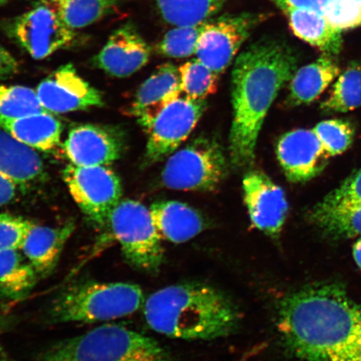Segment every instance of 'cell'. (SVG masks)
I'll return each mask as SVG.
<instances>
[{
  "label": "cell",
  "mask_w": 361,
  "mask_h": 361,
  "mask_svg": "<svg viewBox=\"0 0 361 361\" xmlns=\"http://www.w3.org/2000/svg\"><path fill=\"white\" fill-rule=\"evenodd\" d=\"M278 328L305 361H361V303L341 284L319 283L288 295Z\"/></svg>",
  "instance_id": "cell-1"
},
{
  "label": "cell",
  "mask_w": 361,
  "mask_h": 361,
  "mask_svg": "<svg viewBox=\"0 0 361 361\" xmlns=\"http://www.w3.org/2000/svg\"><path fill=\"white\" fill-rule=\"evenodd\" d=\"M180 94L178 69L170 63L161 65L140 87L133 106V115L147 132L156 116Z\"/></svg>",
  "instance_id": "cell-17"
},
{
  "label": "cell",
  "mask_w": 361,
  "mask_h": 361,
  "mask_svg": "<svg viewBox=\"0 0 361 361\" xmlns=\"http://www.w3.org/2000/svg\"><path fill=\"white\" fill-rule=\"evenodd\" d=\"M144 315L153 331L182 340H214L232 333L240 320L233 301L213 287L176 284L152 293Z\"/></svg>",
  "instance_id": "cell-3"
},
{
  "label": "cell",
  "mask_w": 361,
  "mask_h": 361,
  "mask_svg": "<svg viewBox=\"0 0 361 361\" xmlns=\"http://www.w3.org/2000/svg\"><path fill=\"white\" fill-rule=\"evenodd\" d=\"M19 192V185L0 174V206L8 204L16 200Z\"/></svg>",
  "instance_id": "cell-38"
},
{
  "label": "cell",
  "mask_w": 361,
  "mask_h": 361,
  "mask_svg": "<svg viewBox=\"0 0 361 361\" xmlns=\"http://www.w3.org/2000/svg\"><path fill=\"white\" fill-rule=\"evenodd\" d=\"M153 223L161 239L182 243L200 234L204 223L191 207L177 201L157 202L150 207Z\"/></svg>",
  "instance_id": "cell-20"
},
{
  "label": "cell",
  "mask_w": 361,
  "mask_h": 361,
  "mask_svg": "<svg viewBox=\"0 0 361 361\" xmlns=\"http://www.w3.org/2000/svg\"><path fill=\"white\" fill-rule=\"evenodd\" d=\"M293 33L329 55H337L342 47L341 30L329 22L324 13L301 8L284 11Z\"/></svg>",
  "instance_id": "cell-22"
},
{
  "label": "cell",
  "mask_w": 361,
  "mask_h": 361,
  "mask_svg": "<svg viewBox=\"0 0 361 361\" xmlns=\"http://www.w3.org/2000/svg\"><path fill=\"white\" fill-rule=\"evenodd\" d=\"M260 20L259 16L242 13L203 23L197 44V59L216 74L224 71Z\"/></svg>",
  "instance_id": "cell-10"
},
{
  "label": "cell",
  "mask_w": 361,
  "mask_h": 361,
  "mask_svg": "<svg viewBox=\"0 0 361 361\" xmlns=\"http://www.w3.org/2000/svg\"><path fill=\"white\" fill-rule=\"evenodd\" d=\"M243 188L252 224L269 236H277L288 211L283 189L260 171L247 173L243 178Z\"/></svg>",
  "instance_id": "cell-13"
},
{
  "label": "cell",
  "mask_w": 361,
  "mask_h": 361,
  "mask_svg": "<svg viewBox=\"0 0 361 361\" xmlns=\"http://www.w3.org/2000/svg\"><path fill=\"white\" fill-rule=\"evenodd\" d=\"M43 111H47L40 104L35 90L0 85V116L16 117Z\"/></svg>",
  "instance_id": "cell-30"
},
{
  "label": "cell",
  "mask_w": 361,
  "mask_h": 361,
  "mask_svg": "<svg viewBox=\"0 0 361 361\" xmlns=\"http://www.w3.org/2000/svg\"><path fill=\"white\" fill-rule=\"evenodd\" d=\"M151 49L135 27L128 23L113 32L94 64L115 78H124L141 70L149 61Z\"/></svg>",
  "instance_id": "cell-16"
},
{
  "label": "cell",
  "mask_w": 361,
  "mask_h": 361,
  "mask_svg": "<svg viewBox=\"0 0 361 361\" xmlns=\"http://www.w3.org/2000/svg\"><path fill=\"white\" fill-rule=\"evenodd\" d=\"M74 229L72 222L56 228L34 224L31 226L21 251L39 277H47L56 269Z\"/></svg>",
  "instance_id": "cell-18"
},
{
  "label": "cell",
  "mask_w": 361,
  "mask_h": 361,
  "mask_svg": "<svg viewBox=\"0 0 361 361\" xmlns=\"http://www.w3.org/2000/svg\"><path fill=\"white\" fill-rule=\"evenodd\" d=\"M309 220L332 238L361 236V204L329 203L322 200L309 213Z\"/></svg>",
  "instance_id": "cell-23"
},
{
  "label": "cell",
  "mask_w": 361,
  "mask_h": 361,
  "mask_svg": "<svg viewBox=\"0 0 361 361\" xmlns=\"http://www.w3.org/2000/svg\"><path fill=\"white\" fill-rule=\"evenodd\" d=\"M71 30L82 29L111 15L118 0H49Z\"/></svg>",
  "instance_id": "cell-27"
},
{
  "label": "cell",
  "mask_w": 361,
  "mask_h": 361,
  "mask_svg": "<svg viewBox=\"0 0 361 361\" xmlns=\"http://www.w3.org/2000/svg\"><path fill=\"white\" fill-rule=\"evenodd\" d=\"M277 156L287 178L295 183L307 182L322 173L331 157L314 130L305 129L283 135L278 142Z\"/></svg>",
  "instance_id": "cell-14"
},
{
  "label": "cell",
  "mask_w": 361,
  "mask_h": 361,
  "mask_svg": "<svg viewBox=\"0 0 361 361\" xmlns=\"http://www.w3.org/2000/svg\"><path fill=\"white\" fill-rule=\"evenodd\" d=\"M225 0H157L162 19L175 26L198 25L222 8Z\"/></svg>",
  "instance_id": "cell-26"
},
{
  "label": "cell",
  "mask_w": 361,
  "mask_h": 361,
  "mask_svg": "<svg viewBox=\"0 0 361 361\" xmlns=\"http://www.w3.org/2000/svg\"><path fill=\"white\" fill-rule=\"evenodd\" d=\"M329 203L361 204V169L350 176L340 187L324 198Z\"/></svg>",
  "instance_id": "cell-35"
},
{
  "label": "cell",
  "mask_w": 361,
  "mask_h": 361,
  "mask_svg": "<svg viewBox=\"0 0 361 361\" xmlns=\"http://www.w3.org/2000/svg\"><path fill=\"white\" fill-rule=\"evenodd\" d=\"M336 62L328 56L302 67L290 80V101L293 105L308 104L317 99L338 74Z\"/></svg>",
  "instance_id": "cell-25"
},
{
  "label": "cell",
  "mask_w": 361,
  "mask_h": 361,
  "mask_svg": "<svg viewBox=\"0 0 361 361\" xmlns=\"http://www.w3.org/2000/svg\"><path fill=\"white\" fill-rule=\"evenodd\" d=\"M180 90L185 97L204 101L216 92L218 75L198 59L185 63L179 69Z\"/></svg>",
  "instance_id": "cell-28"
},
{
  "label": "cell",
  "mask_w": 361,
  "mask_h": 361,
  "mask_svg": "<svg viewBox=\"0 0 361 361\" xmlns=\"http://www.w3.org/2000/svg\"><path fill=\"white\" fill-rule=\"evenodd\" d=\"M206 106L204 101L179 97L165 106L147 130V160L155 162L176 151L195 128Z\"/></svg>",
  "instance_id": "cell-11"
},
{
  "label": "cell",
  "mask_w": 361,
  "mask_h": 361,
  "mask_svg": "<svg viewBox=\"0 0 361 361\" xmlns=\"http://www.w3.org/2000/svg\"><path fill=\"white\" fill-rule=\"evenodd\" d=\"M202 24L177 26V28L171 30L158 44V52L171 58H186L196 54Z\"/></svg>",
  "instance_id": "cell-31"
},
{
  "label": "cell",
  "mask_w": 361,
  "mask_h": 361,
  "mask_svg": "<svg viewBox=\"0 0 361 361\" xmlns=\"http://www.w3.org/2000/svg\"><path fill=\"white\" fill-rule=\"evenodd\" d=\"M145 352L161 354V349L152 338L111 324L57 343L40 355V360L128 361Z\"/></svg>",
  "instance_id": "cell-5"
},
{
  "label": "cell",
  "mask_w": 361,
  "mask_h": 361,
  "mask_svg": "<svg viewBox=\"0 0 361 361\" xmlns=\"http://www.w3.org/2000/svg\"><path fill=\"white\" fill-rule=\"evenodd\" d=\"M283 11L288 8H301L324 13L332 0H273Z\"/></svg>",
  "instance_id": "cell-36"
},
{
  "label": "cell",
  "mask_w": 361,
  "mask_h": 361,
  "mask_svg": "<svg viewBox=\"0 0 361 361\" xmlns=\"http://www.w3.org/2000/svg\"><path fill=\"white\" fill-rule=\"evenodd\" d=\"M20 70V65L10 51L0 45V80L12 78Z\"/></svg>",
  "instance_id": "cell-37"
},
{
  "label": "cell",
  "mask_w": 361,
  "mask_h": 361,
  "mask_svg": "<svg viewBox=\"0 0 361 361\" xmlns=\"http://www.w3.org/2000/svg\"><path fill=\"white\" fill-rule=\"evenodd\" d=\"M32 224L20 216L0 214V252L21 250Z\"/></svg>",
  "instance_id": "cell-33"
},
{
  "label": "cell",
  "mask_w": 361,
  "mask_h": 361,
  "mask_svg": "<svg viewBox=\"0 0 361 361\" xmlns=\"http://www.w3.org/2000/svg\"><path fill=\"white\" fill-rule=\"evenodd\" d=\"M0 174L19 185L37 182L44 174L42 157L35 150L0 128Z\"/></svg>",
  "instance_id": "cell-21"
},
{
  "label": "cell",
  "mask_w": 361,
  "mask_h": 361,
  "mask_svg": "<svg viewBox=\"0 0 361 361\" xmlns=\"http://www.w3.org/2000/svg\"><path fill=\"white\" fill-rule=\"evenodd\" d=\"M361 106V68L353 66L341 75L331 96L322 104L326 111L346 112Z\"/></svg>",
  "instance_id": "cell-29"
},
{
  "label": "cell",
  "mask_w": 361,
  "mask_h": 361,
  "mask_svg": "<svg viewBox=\"0 0 361 361\" xmlns=\"http://www.w3.org/2000/svg\"><path fill=\"white\" fill-rule=\"evenodd\" d=\"M227 161L219 144L200 138L171 156L162 171V182L176 190H213L225 177Z\"/></svg>",
  "instance_id": "cell-7"
},
{
  "label": "cell",
  "mask_w": 361,
  "mask_h": 361,
  "mask_svg": "<svg viewBox=\"0 0 361 361\" xmlns=\"http://www.w3.org/2000/svg\"><path fill=\"white\" fill-rule=\"evenodd\" d=\"M296 67L292 49L281 40L269 38L252 43L236 59L230 156L237 168L254 160L265 116L279 90L295 74Z\"/></svg>",
  "instance_id": "cell-2"
},
{
  "label": "cell",
  "mask_w": 361,
  "mask_h": 361,
  "mask_svg": "<svg viewBox=\"0 0 361 361\" xmlns=\"http://www.w3.org/2000/svg\"><path fill=\"white\" fill-rule=\"evenodd\" d=\"M358 1H360L361 3V0H358Z\"/></svg>",
  "instance_id": "cell-42"
},
{
  "label": "cell",
  "mask_w": 361,
  "mask_h": 361,
  "mask_svg": "<svg viewBox=\"0 0 361 361\" xmlns=\"http://www.w3.org/2000/svg\"><path fill=\"white\" fill-rule=\"evenodd\" d=\"M128 361H162V360L161 354L145 352V353L139 354Z\"/></svg>",
  "instance_id": "cell-39"
},
{
  "label": "cell",
  "mask_w": 361,
  "mask_h": 361,
  "mask_svg": "<svg viewBox=\"0 0 361 361\" xmlns=\"http://www.w3.org/2000/svg\"><path fill=\"white\" fill-rule=\"evenodd\" d=\"M8 33L35 60L51 56L69 45L75 36L49 1L16 17L8 26Z\"/></svg>",
  "instance_id": "cell-9"
},
{
  "label": "cell",
  "mask_w": 361,
  "mask_h": 361,
  "mask_svg": "<svg viewBox=\"0 0 361 361\" xmlns=\"http://www.w3.org/2000/svg\"><path fill=\"white\" fill-rule=\"evenodd\" d=\"M314 132L331 156L341 154L353 142V128L342 120L322 121L315 126Z\"/></svg>",
  "instance_id": "cell-32"
},
{
  "label": "cell",
  "mask_w": 361,
  "mask_h": 361,
  "mask_svg": "<svg viewBox=\"0 0 361 361\" xmlns=\"http://www.w3.org/2000/svg\"><path fill=\"white\" fill-rule=\"evenodd\" d=\"M63 178L72 198L94 224L105 226L121 201L123 188L120 179L106 166H78L70 164Z\"/></svg>",
  "instance_id": "cell-8"
},
{
  "label": "cell",
  "mask_w": 361,
  "mask_h": 361,
  "mask_svg": "<svg viewBox=\"0 0 361 361\" xmlns=\"http://www.w3.org/2000/svg\"><path fill=\"white\" fill-rule=\"evenodd\" d=\"M108 224L133 267L147 272L160 268L164 251L150 209L137 201L121 200L112 210Z\"/></svg>",
  "instance_id": "cell-6"
},
{
  "label": "cell",
  "mask_w": 361,
  "mask_h": 361,
  "mask_svg": "<svg viewBox=\"0 0 361 361\" xmlns=\"http://www.w3.org/2000/svg\"><path fill=\"white\" fill-rule=\"evenodd\" d=\"M143 303L142 288L128 283L85 282L66 288L53 301L55 323H96L125 317Z\"/></svg>",
  "instance_id": "cell-4"
},
{
  "label": "cell",
  "mask_w": 361,
  "mask_h": 361,
  "mask_svg": "<svg viewBox=\"0 0 361 361\" xmlns=\"http://www.w3.org/2000/svg\"><path fill=\"white\" fill-rule=\"evenodd\" d=\"M324 15L338 30L361 25V3L358 0H332Z\"/></svg>",
  "instance_id": "cell-34"
},
{
  "label": "cell",
  "mask_w": 361,
  "mask_h": 361,
  "mask_svg": "<svg viewBox=\"0 0 361 361\" xmlns=\"http://www.w3.org/2000/svg\"><path fill=\"white\" fill-rule=\"evenodd\" d=\"M38 277L20 250L0 252V299H24L33 290Z\"/></svg>",
  "instance_id": "cell-24"
},
{
  "label": "cell",
  "mask_w": 361,
  "mask_h": 361,
  "mask_svg": "<svg viewBox=\"0 0 361 361\" xmlns=\"http://www.w3.org/2000/svg\"><path fill=\"white\" fill-rule=\"evenodd\" d=\"M123 150V142L118 133L92 124L72 128L64 143L68 159L78 166L111 164L119 159Z\"/></svg>",
  "instance_id": "cell-15"
},
{
  "label": "cell",
  "mask_w": 361,
  "mask_h": 361,
  "mask_svg": "<svg viewBox=\"0 0 361 361\" xmlns=\"http://www.w3.org/2000/svg\"><path fill=\"white\" fill-rule=\"evenodd\" d=\"M8 0H0V6H4V4H6Z\"/></svg>",
  "instance_id": "cell-41"
},
{
  "label": "cell",
  "mask_w": 361,
  "mask_h": 361,
  "mask_svg": "<svg viewBox=\"0 0 361 361\" xmlns=\"http://www.w3.org/2000/svg\"><path fill=\"white\" fill-rule=\"evenodd\" d=\"M40 104L51 113H68L102 106V94L84 80L71 64L62 66L35 89Z\"/></svg>",
  "instance_id": "cell-12"
},
{
  "label": "cell",
  "mask_w": 361,
  "mask_h": 361,
  "mask_svg": "<svg viewBox=\"0 0 361 361\" xmlns=\"http://www.w3.org/2000/svg\"><path fill=\"white\" fill-rule=\"evenodd\" d=\"M0 128L35 150L49 152L61 142L63 126L48 111L21 116H0Z\"/></svg>",
  "instance_id": "cell-19"
},
{
  "label": "cell",
  "mask_w": 361,
  "mask_h": 361,
  "mask_svg": "<svg viewBox=\"0 0 361 361\" xmlns=\"http://www.w3.org/2000/svg\"><path fill=\"white\" fill-rule=\"evenodd\" d=\"M353 257L356 264L361 269V238L355 243L353 247Z\"/></svg>",
  "instance_id": "cell-40"
}]
</instances>
